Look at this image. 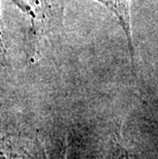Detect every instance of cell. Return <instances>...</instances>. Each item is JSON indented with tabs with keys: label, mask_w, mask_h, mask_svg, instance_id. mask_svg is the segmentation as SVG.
<instances>
[{
	"label": "cell",
	"mask_w": 158,
	"mask_h": 159,
	"mask_svg": "<svg viewBox=\"0 0 158 159\" xmlns=\"http://www.w3.org/2000/svg\"><path fill=\"white\" fill-rule=\"evenodd\" d=\"M11 2L25 19L28 30V49L30 55L34 56L49 23L52 4L49 0H11Z\"/></svg>",
	"instance_id": "6da1fadb"
},
{
	"label": "cell",
	"mask_w": 158,
	"mask_h": 159,
	"mask_svg": "<svg viewBox=\"0 0 158 159\" xmlns=\"http://www.w3.org/2000/svg\"><path fill=\"white\" fill-rule=\"evenodd\" d=\"M101 4L108 8L109 11L116 16L121 28L125 33L127 43L129 46L130 56L133 62L134 59V48L133 41L132 32V21H130V3L132 0H96Z\"/></svg>",
	"instance_id": "7a4b0ae2"
},
{
	"label": "cell",
	"mask_w": 158,
	"mask_h": 159,
	"mask_svg": "<svg viewBox=\"0 0 158 159\" xmlns=\"http://www.w3.org/2000/svg\"><path fill=\"white\" fill-rule=\"evenodd\" d=\"M11 59L9 52V45L6 34L5 25L3 22V16L1 11V0H0V68L11 67Z\"/></svg>",
	"instance_id": "3957f363"
},
{
	"label": "cell",
	"mask_w": 158,
	"mask_h": 159,
	"mask_svg": "<svg viewBox=\"0 0 158 159\" xmlns=\"http://www.w3.org/2000/svg\"><path fill=\"white\" fill-rule=\"evenodd\" d=\"M106 159H142V157L132 149L122 146L118 142H114L111 145Z\"/></svg>",
	"instance_id": "277c9868"
},
{
	"label": "cell",
	"mask_w": 158,
	"mask_h": 159,
	"mask_svg": "<svg viewBox=\"0 0 158 159\" xmlns=\"http://www.w3.org/2000/svg\"><path fill=\"white\" fill-rule=\"evenodd\" d=\"M56 159H66V158H65V153L63 152V153H62L61 155H59L58 158H56Z\"/></svg>",
	"instance_id": "5b68a950"
}]
</instances>
